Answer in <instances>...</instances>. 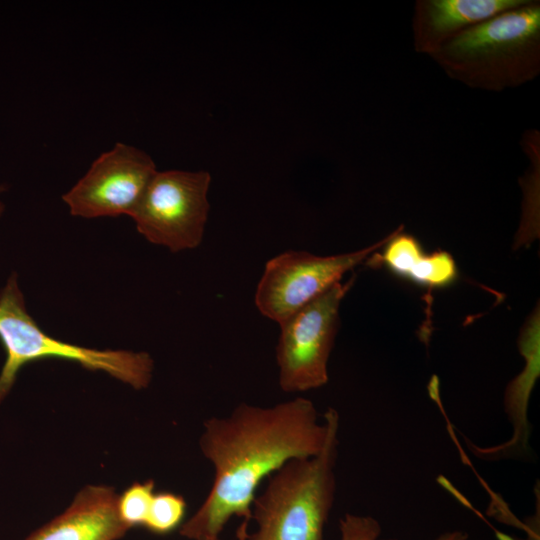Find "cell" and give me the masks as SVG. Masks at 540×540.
Returning a JSON list of instances; mask_svg holds the SVG:
<instances>
[{"label": "cell", "instance_id": "cell-1", "mask_svg": "<svg viewBox=\"0 0 540 540\" xmlns=\"http://www.w3.org/2000/svg\"><path fill=\"white\" fill-rule=\"evenodd\" d=\"M327 433V422L303 397L266 407L241 403L225 417L207 419L199 446L213 466V483L201 506L180 526V535L220 537L234 516L247 526L261 482L289 460L318 454Z\"/></svg>", "mask_w": 540, "mask_h": 540}, {"label": "cell", "instance_id": "cell-2", "mask_svg": "<svg viewBox=\"0 0 540 540\" xmlns=\"http://www.w3.org/2000/svg\"><path fill=\"white\" fill-rule=\"evenodd\" d=\"M430 58L452 80L502 92L540 74V1L504 11L460 33Z\"/></svg>", "mask_w": 540, "mask_h": 540}, {"label": "cell", "instance_id": "cell-3", "mask_svg": "<svg viewBox=\"0 0 540 540\" xmlns=\"http://www.w3.org/2000/svg\"><path fill=\"white\" fill-rule=\"evenodd\" d=\"M322 450L311 457L292 459L270 475L251 506L256 530L238 532L239 540H325L324 529L336 494L335 467L339 448L340 416L328 408Z\"/></svg>", "mask_w": 540, "mask_h": 540}, {"label": "cell", "instance_id": "cell-4", "mask_svg": "<svg viewBox=\"0 0 540 540\" xmlns=\"http://www.w3.org/2000/svg\"><path fill=\"white\" fill-rule=\"evenodd\" d=\"M0 342L6 352L0 372V403L22 367L39 360L75 362L85 369L105 372L136 390L147 388L153 375L154 362L147 352L98 350L47 334L28 314L15 274L0 291Z\"/></svg>", "mask_w": 540, "mask_h": 540}, {"label": "cell", "instance_id": "cell-5", "mask_svg": "<svg viewBox=\"0 0 540 540\" xmlns=\"http://www.w3.org/2000/svg\"><path fill=\"white\" fill-rule=\"evenodd\" d=\"M353 282L354 278L334 284L279 323L276 363L283 392H306L327 384L340 304Z\"/></svg>", "mask_w": 540, "mask_h": 540}, {"label": "cell", "instance_id": "cell-6", "mask_svg": "<svg viewBox=\"0 0 540 540\" xmlns=\"http://www.w3.org/2000/svg\"><path fill=\"white\" fill-rule=\"evenodd\" d=\"M206 171L156 172L131 216L149 242L176 253L198 247L209 214Z\"/></svg>", "mask_w": 540, "mask_h": 540}, {"label": "cell", "instance_id": "cell-7", "mask_svg": "<svg viewBox=\"0 0 540 540\" xmlns=\"http://www.w3.org/2000/svg\"><path fill=\"white\" fill-rule=\"evenodd\" d=\"M390 234L361 250L318 256L285 251L267 261L255 291V305L266 318L281 323L291 314L341 282L345 273L384 246Z\"/></svg>", "mask_w": 540, "mask_h": 540}, {"label": "cell", "instance_id": "cell-8", "mask_svg": "<svg viewBox=\"0 0 540 540\" xmlns=\"http://www.w3.org/2000/svg\"><path fill=\"white\" fill-rule=\"evenodd\" d=\"M156 172L147 153L119 142L95 159L62 199L73 216H131Z\"/></svg>", "mask_w": 540, "mask_h": 540}, {"label": "cell", "instance_id": "cell-9", "mask_svg": "<svg viewBox=\"0 0 540 540\" xmlns=\"http://www.w3.org/2000/svg\"><path fill=\"white\" fill-rule=\"evenodd\" d=\"M527 0H417L412 16L416 53L433 55L465 30Z\"/></svg>", "mask_w": 540, "mask_h": 540}, {"label": "cell", "instance_id": "cell-10", "mask_svg": "<svg viewBox=\"0 0 540 540\" xmlns=\"http://www.w3.org/2000/svg\"><path fill=\"white\" fill-rule=\"evenodd\" d=\"M117 500L111 486H85L68 508L25 540H118L129 528L119 517Z\"/></svg>", "mask_w": 540, "mask_h": 540}, {"label": "cell", "instance_id": "cell-11", "mask_svg": "<svg viewBox=\"0 0 540 540\" xmlns=\"http://www.w3.org/2000/svg\"><path fill=\"white\" fill-rule=\"evenodd\" d=\"M519 339V350L525 357V367L508 385L504 396V409L512 425V436L492 447L471 446L476 457L495 461L519 458L529 452L530 424L528 403L539 377V314L535 311Z\"/></svg>", "mask_w": 540, "mask_h": 540}, {"label": "cell", "instance_id": "cell-12", "mask_svg": "<svg viewBox=\"0 0 540 540\" xmlns=\"http://www.w3.org/2000/svg\"><path fill=\"white\" fill-rule=\"evenodd\" d=\"M368 263L432 288L447 286L457 277L456 263L448 252L425 254L413 236L403 233L402 225L390 234L383 253L374 252Z\"/></svg>", "mask_w": 540, "mask_h": 540}, {"label": "cell", "instance_id": "cell-13", "mask_svg": "<svg viewBox=\"0 0 540 540\" xmlns=\"http://www.w3.org/2000/svg\"><path fill=\"white\" fill-rule=\"evenodd\" d=\"M187 504L182 495L172 492L155 493L144 528L165 535L183 524Z\"/></svg>", "mask_w": 540, "mask_h": 540}, {"label": "cell", "instance_id": "cell-14", "mask_svg": "<svg viewBox=\"0 0 540 540\" xmlns=\"http://www.w3.org/2000/svg\"><path fill=\"white\" fill-rule=\"evenodd\" d=\"M155 495V482H134L118 495L117 508L122 522L130 529L144 527Z\"/></svg>", "mask_w": 540, "mask_h": 540}, {"label": "cell", "instance_id": "cell-15", "mask_svg": "<svg viewBox=\"0 0 540 540\" xmlns=\"http://www.w3.org/2000/svg\"><path fill=\"white\" fill-rule=\"evenodd\" d=\"M340 540H398L381 538L379 521L369 515L346 513L339 521Z\"/></svg>", "mask_w": 540, "mask_h": 540}, {"label": "cell", "instance_id": "cell-16", "mask_svg": "<svg viewBox=\"0 0 540 540\" xmlns=\"http://www.w3.org/2000/svg\"><path fill=\"white\" fill-rule=\"evenodd\" d=\"M528 523L527 537L525 539H513L504 534H499L501 540H540L539 537V515H536Z\"/></svg>", "mask_w": 540, "mask_h": 540}, {"label": "cell", "instance_id": "cell-17", "mask_svg": "<svg viewBox=\"0 0 540 540\" xmlns=\"http://www.w3.org/2000/svg\"><path fill=\"white\" fill-rule=\"evenodd\" d=\"M468 534L462 530L446 531L438 535L434 540H467Z\"/></svg>", "mask_w": 540, "mask_h": 540}, {"label": "cell", "instance_id": "cell-18", "mask_svg": "<svg viewBox=\"0 0 540 540\" xmlns=\"http://www.w3.org/2000/svg\"><path fill=\"white\" fill-rule=\"evenodd\" d=\"M199 540H221L220 537H210V538H202V539H199Z\"/></svg>", "mask_w": 540, "mask_h": 540}, {"label": "cell", "instance_id": "cell-19", "mask_svg": "<svg viewBox=\"0 0 540 540\" xmlns=\"http://www.w3.org/2000/svg\"><path fill=\"white\" fill-rule=\"evenodd\" d=\"M0 191H2V188H1V187H0ZM3 208H4V207H3L2 203H0V215H1L2 212H3Z\"/></svg>", "mask_w": 540, "mask_h": 540}]
</instances>
